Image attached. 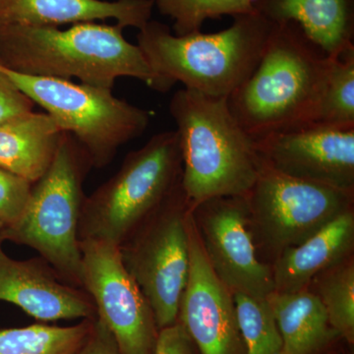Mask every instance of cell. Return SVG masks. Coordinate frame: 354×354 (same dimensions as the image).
I'll list each match as a JSON object with an SVG mask.
<instances>
[{
  "mask_svg": "<svg viewBox=\"0 0 354 354\" xmlns=\"http://www.w3.org/2000/svg\"><path fill=\"white\" fill-rule=\"evenodd\" d=\"M0 301L19 307L41 322L97 318L92 298L65 283L41 257L19 261L0 247Z\"/></svg>",
  "mask_w": 354,
  "mask_h": 354,
  "instance_id": "cell-14",
  "label": "cell"
},
{
  "mask_svg": "<svg viewBox=\"0 0 354 354\" xmlns=\"http://www.w3.org/2000/svg\"><path fill=\"white\" fill-rule=\"evenodd\" d=\"M353 247L354 212L351 209L299 245L286 249L274 261V291L293 293L306 290L317 274L353 255Z\"/></svg>",
  "mask_w": 354,
  "mask_h": 354,
  "instance_id": "cell-16",
  "label": "cell"
},
{
  "mask_svg": "<svg viewBox=\"0 0 354 354\" xmlns=\"http://www.w3.org/2000/svg\"><path fill=\"white\" fill-rule=\"evenodd\" d=\"M153 354H200L196 344L178 321L160 329Z\"/></svg>",
  "mask_w": 354,
  "mask_h": 354,
  "instance_id": "cell-27",
  "label": "cell"
},
{
  "mask_svg": "<svg viewBox=\"0 0 354 354\" xmlns=\"http://www.w3.org/2000/svg\"><path fill=\"white\" fill-rule=\"evenodd\" d=\"M95 319H83L70 327L34 324L0 330V354H75L88 339Z\"/></svg>",
  "mask_w": 354,
  "mask_h": 354,
  "instance_id": "cell-20",
  "label": "cell"
},
{
  "mask_svg": "<svg viewBox=\"0 0 354 354\" xmlns=\"http://www.w3.org/2000/svg\"><path fill=\"white\" fill-rule=\"evenodd\" d=\"M283 339V354H318L339 337L320 299L309 288L267 297Z\"/></svg>",
  "mask_w": 354,
  "mask_h": 354,
  "instance_id": "cell-19",
  "label": "cell"
},
{
  "mask_svg": "<svg viewBox=\"0 0 354 354\" xmlns=\"http://www.w3.org/2000/svg\"><path fill=\"white\" fill-rule=\"evenodd\" d=\"M254 8L274 24L295 23L328 57L354 50V0H255Z\"/></svg>",
  "mask_w": 354,
  "mask_h": 354,
  "instance_id": "cell-17",
  "label": "cell"
},
{
  "mask_svg": "<svg viewBox=\"0 0 354 354\" xmlns=\"http://www.w3.org/2000/svg\"><path fill=\"white\" fill-rule=\"evenodd\" d=\"M183 158L181 186L191 209L216 197H245L263 162L227 97L177 91L169 102Z\"/></svg>",
  "mask_w": 354,
  "mask_h": 354,
  "instance_id": "cell-3",
  "label": "cell"
},
{
  "mask_svg": "<svg viewBox=\"0 0 354 354\" xmlns=\"http://www.w3.org/2000/svg\"><path fill=\"white\" fill-rule=\"evenodd\" d=\"M274 171L337 189L354 191V128L306 127L255 142Z\"/></svg>",
  "mask_w": 354,
  "mask_h": 354,
  "instance_id": "cell-13",
  "label": "cell"
},
{
  "mask_svg": "<svg viewBox=\"0 0 354 354\" xmlns=\"http://www.w3.org/2000/svg\"><path fill=\"white\" fill-rule=\"evenodd\" d=\"M245 198L255 245L274 261L353 209L354 191L286 176L263 164Z\"/></svg>",
  "mask_w": 354,
  "mask_h": 354,
  "instance_id": "cell-9",
  "label": "cell"
},
{
  "mask_svg": "<svg viewBox=\"0 0 354 354\" xmlns=\"http://www.w3.org/2000/svg\"><path fill=\"white\" fill-rule=\"evenodd\" d=\"M220 32L176 36L150 20L139 30L137 46L162 81L165 92L177 82L215 97H228L259 62L274 23L259 13L234 16Z\"/></svg>",
  "mask_w": 354,
  "mask_h": 354,
  "instance_id": "cell-4",
  "label": "cell"
},
{
  "mask_svg": "<svg viewBox=\"0 0 354 354\" xmlns=\"http://www.w3.org/2000/svg\"><path fill=\"white\" fill-rule=\"evenodd\" d=\"M183 158L176 130L153 135L128 153L118 171L84 200L79 241L120 246L171 194L181 180Z\"/></svg>",
  "mask_w": 354,
  "mask_h": 354,
  "instance_id": "cell-6",
  "label": "cell"
},
{
  "mask_svg": "<svg viewBox=\"0 0 354 354\" xmlns=\"http://www.w3.org/2000/svg\"><path fill=\"white\" fill-rule=\"evenodd\" d=\"M82 288L97 317L113 334L121 354H153L158 330L152 307L109 242L80 241Z\"/></svg>",
  "mask_w": 354,
  "mask_h": 354,
  "instance_id": "cell-10",
  "label": "cell"
},
{
  "mask_svg": "<svg viewBox=\"0 0 354 354\" xmlns=\"http://www.w3.org/2000/svg\"><path fill=\"white\" fill-rule=\"evenodd\" d=\"M330 62L299 26L274 24L255 69L227 97L230 113L255 142L310 127Z\"/></svg>",
  "mask_w": 354,
  "mask_h": 354,
  "instance_id": "cell-2",
  "label": "cell"
},
{
  "mask_svg": "<svg viewBox=\"0 0 354 354\" xmlns=\"http://www.w3.org/2000/svg\"><path fill=\"white\" fill-rule=\"evenodd\" d=\"M48 113H31L0 124V167L34 184L46 174L64 135Z\"/></svg>",
  "mask_w": 354,
  "mask_h": 354,
  "instance_id": "cell-18",
  "label": "cell"
},
{
  "mask_svg": "<svg viewBox=\"0 0 354 354\" xmlns=\"http://www.w3.org/2000/svg\"><path fill=\"white\" fill-rule=\"evenodd\" d=\"M190 269L179 304L178 321L200 354H246L234 293L212 269L193 220L187 218Z\"/></svg>",
  "mask_w": 354,
  "mask_h": 354,
  "instance_id": "cell-12",
  "label": "cell"
},
{
  "mask_svg": "<svg viewBox=\"0 0 354 354\" xmlns=\"http://www.w3.org/2000/svg\"><path fill=\"white\" fill-rule=\"evenodd\" d=\"M310 127L354 128V50L330 57L322 94Z\"/></svg>",
  "mask_w": 354,
  "mask_h": 354,
  "instance_id": "cell-22",
  "label": "cell"
},
{
  "mask_svg": "<svg viewBox=\"0 0 354 354\" xmlns=\"http://www.w3.org/2000/svg\"><path fill=\"white\" fill-rule=\"evenodd\" d=\"M155 0H0V27H58L114 19L141 30L152 17Z\"/></svg>",
  "mask_w": 354,
  "mask_h": 354,
  "instance_id": "cell-15",
  "label": "cell"
},
{
  "mask_svg": "<svg viewBox=\"0 0 354 354\" xmlns=\"http://www.w3.org/2000/svg\"><path fill=\"white\" fill-rule=\"evenodd\" d=\"M6 227H4L2 223H0V247H2V243H3L4 241V237H3V230Z\"/></svg>",
  "mask_w": 354,
  "mask_h": 354,
  "instance_id": "cell-29",
  "label": "cell"
},
{
  "mask_svg": "<svg viewBox=\"0 0 354 354\" xmlns=\"http://www.w3.org/2000/svg\"><path fill=\"white\" fill-rule=\"evenodd\" d=\"M246 354H283V339L267 298L234 293Z\"/></svg>",
  "mask_w": 354,
  "mask_h": 354,
  "instance_id": "cell-23",
  "label": "cell"
},
{
  "mask_svg": "<svg viewBox=\"0 0 354 354\" xmlns=\"http://www.w3.org/2000/svg\"><path fill=\"white\" fill-rule=\"evenodd\" d=\"M255 0H155L162 15L174 20L176 36L201 32L207 20L242 15L255 11Z\"/></svg>",
  "mask_w": 354,
  "mask_h": 354,
  "instance_id": "cell-24",
  "label": "cell"
},
{
  "mask_svg": "<svg viewBox=\"0 0 354 354\" xmlns=\"http://www.w3.org/2000/svg\"><path fill=\"white\" fill-rule=\"evenodd\" d=\"M0 70L75 138L93 167H106L118 149L143 135L150 123V111L118 99L113 90L26 75L1 64Z\"/></svg>",
  "mask_w": 354,
  "mask_h": 354,
  "instance_id": "cell-7",
  "label": "cell"
},
{
  "mask_svg": "<svg viewBox=\"0 0 354 354\" xmlns=\"http://www.w3.org/2000/svg\"><path fill=\"white\" fill-rule=\"evenodd\" d=\"M180 183L120 247L128 272L145 295L158 330L174 325L190 269L187 218Z\"/></svg>",
  "mask_w": 354,
  "mask_h": 354,
  "instance_id": "cell-8",
  "label": "cell"
},
{
  "mask_svg": "<svg viewBox=\"0 0 354 354\" xmlns=\"http://www.w3.org/2000/svg\"><path fill=\"white\" fill-rule=\"evenodd\" d=\"M118 24L80 23L69 29L43 26L0 27V64L26 75L69 80L113 90L120 77H131L165 93L160 77L137 44Z\"/></svg>",
  "mask_w": 354,
  "mask_h": 354,
  "instance_id": "cell-1",
  "label": "cell"
},
{
  "mask_svg": "<svg viewBox=\"0 0 354 354\" xmlns=\"http://www.w3.org/2000/svg\"><path fill=\"white\" fill-rule=\"evenodd\" d=\"M212 269L232 293L267 298L274 291L272 266L255 245L245 197H216L192 209Z\"/></svg>",
  "mask_w": 354,
  "mask_h": 354,
  "instance_id": "cell-11",
  "label": "cell"
},
{
  "mask_svg": "<svg viewBox=\"0 0 354 354\" xmlns=\"http://www.w3.org/2000/svg\"><path fill=\"white\" fill-rule=\"evenodd\" d=\"M92 167L86 153L64 132L48 171L32 184L20 218L4 228V241L31 247L65 283L82 288V253L78 228Z\"/></svg>",
  "mask_w": 354,
  "mask_h": 354,
  "instance_id": "cell-5",
  "label": "cell"
},
{
  "mask_svg": "<svg viewBox=\"0 0 354 354\" xmlns=\"http://www.w3.org/2000/svg\"><path fill=\"white\" fill-rule=\"evenodd\" d=\"M32 183L0 167V223L10 227L22 215Z\"/></svg>",
  "mask_w": 354,
  "mask_h": 354,
  "instance_id": "cell-25",
  "label": "cell"
},
{
  "mask_svg": "<svg viewBox=\"0 0 354 354\" xmlns=\"http://www.w3.org/2000/svg\"><path fill=\"white\" fill-rule=\"evenodd\" d=\"M327 312L330 325L339 337L354 342L353 256L317 274L309 286Z\"/></svg>",
  "mask_w": 354,
  "mask_h": 354,
  "instance_id": "cell-21",
  "label": "cell"
},
{
  "mask_svg": "<svg viewBox=\"0 0 354 354\" xmlns=\"http://www.w3.org/2000/svg\"><path fill=\"white\" fill-rule=\"evenodd\" d=\"M75 354H121L111 330L95 318L88 339Z\"/></svg>",
  "mask_w": 354,
  "mask_h": 354,
  "instance_id": "cell-28",
  "label": "cell"
},
{
  "mask_svg": "<svg viewBox=\"0 0 354 354\" xmlns=\"http://www.w3.org/2000/svg\"><path fill=\"white\" fill-rule=\"evenodd\" d=\"M35 104L0 70V124L29 113Z\"/></svg>",
  "mask_w": 354,
  "mask_h": 354,
  "instance_id": "cell-26",
  "label": "cell"
}]
</instances>
